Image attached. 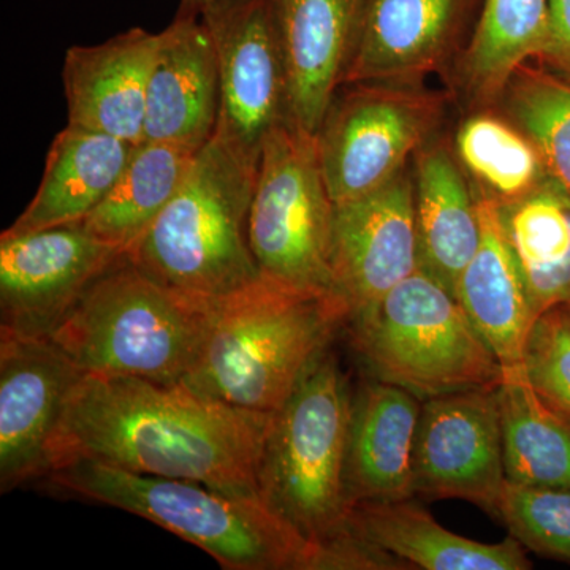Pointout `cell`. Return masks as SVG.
Here are the masks:
<instances>
[{
  "mask_svg": "<svg viewBox=\"0 0 570 570\" xmlns=\"http://www.w3.org/2000/svg\"><path fill=\"white\" fill-rule=\"evenodd\" d=\"M269 420L183 382L85 374L48 444L47 478L78 461H94L261 498L258 463Z\"/></svg>",
  "mask_w": 570,
  "mask_h": 570,
  "instance_id": "obj_1",
  "label": "cell"
},
{
  "mask_svg": "<svg viewBox=\"0 0 570 570\" xmlns=\"http://www.w3.org/2000/svg\"><path fill=\"white\" fill-rule=\"evenodd\" d=\"M352 395L335 355L325 352L269 420L258 491L322 551L324 570H385L389 560L355 534L346 493Z\"/></svg>",
  "mask_w": 570,
  "mask_h": 570,
  "instance_id": "obj_2",
  "label": "cell"
},
{
  "mask_svg": "<svg viewBox=\"0 0 570 570\" xmlns=\"http://www.w3.org/2000/svg\"><path fill=\"white\" fill-rule=\"evenodd\" d=\"M347 322V307L336 295L261 276L214 303L204 346L183 384L220 403L273 415Z\"/></svg>",
  "mask_w": 570,
  "mask_h": 570,
  "instance_id": "obj_3",
  "label": "cell"
},
{
  "mask_svg": "<svg viewBox=\"0 0 570 570\" xmlns=\"http://www.w3.org/2000/svg\"><path fill=\"white\" fill-rule=\"evenodd\" d=\"M56 489L126 510L212 554L228 570H324L316 546L262 498L194 480L78 461L48 475Z\"/></svg>",
  "mask_w": 570,
  "mask_h": 570,
  "instance_id": "obj_4",
  "label": "cell"
},
{
  "mask_svg": "<svg viewBox=\"0 0 570 570\" xmlns=\"http://www.w3.org/2000/svg\"><path fill=\"white\" fill-rule=\"evenodd\" d=\"M214 303L157 283L126 254L77 299L50 336L82 373L179 384L197 362Z\"/></svg>",
  "mask_w": 570,
  "mask_h": 570,
  "instance_id": "obj_5",
  "label": "cell"
},
{
  "mask_svg": "<svg viewBox=\"0 0 570 570\" xmlns=\"http://www.w3.org/2000/svg\"><path fill=\"white\" fill-rule=\"evenodd\" d=\"M258 165L219 137L195 157L175 197L127 257L157 283L216 303L261 277L247 223Z\"/></svg>",
  "mask_w": 570,
  "mask_h": 570,
  "instance_id": "obj_6",
  "label": "cell"
},
{
  "mask_svg": "<svg viewBox=\"0 0 570 570\" xmlns=\"http://www.w3.org/2000/svg\"><path fill=\"white\" fill-rule=\"evenodd\" d=\"M348 324L371 377L422 401L501 382V362L456 296L422 268Z\"/></svg>",
  "mask_w": 570,
  "mask_h": 570,
  "instance_id": "obj_7",
  "label": "cell"
},
{
  "mask_svg": "<svg viewBox=\"0 0 570 570\" xmlns=\"http://www.w3.org/2000/svg\"><path fill=\"white\" fill-rule=\"evenodd\" d=\"M333 223L316 135L291 118L265 137L250 202V253L265 279L296 291L333 292Z\"/></svg>",
  "mask_w": 570,
  "mask_h": 570,
  "instance_id": "obj_8",
  "label": "cell"
},
{
  "mask_svg": "<svg viewBox=\"0 0 570 570\" xmlns=\"http://www.w3.org/2000/svg\"><path fill=\"white\" fill-rule=\"evenodd\" d=\"M448 97L423 82H347L333 97L316 135L333 204L377 193L438 138Z\"/></svg>",
  "mask_w": 570,
  "mask_h": 570,
  "instance_id": "obj_9",
  "label": "cell"
},
{
  "mask_svg": "<svg viewBox=\"0 0 570 570\" xmlns=\"http://www.w3.org/2000/svg\"><path fill=\"white\" fill-rule=\"evenodd\" d=\"M219 66L216 137L258 165L265 137L287 118L283 51L269 0H220L200 13Z\"/></svg>",
  "mask_w": 570,
  "mask_h": 570,
  "instance_id": "obj_10",
  "label": "cell"
},
{
  "mask_svg": "<svg viewBox=\"0 0 570 570\" xmlns=\"http://www.w3.org/2000/svg\"><path fill=\"white\" fill-rule=\"evenodd\" d=\"M124 254L81 223L7 228L0 236V328L50 337L82 292Z\"/></svg>",
  "mask_w": 570,
  "mask_h": 570,
  "instance_id": "obj_11",
  "label": "cell"
},
{
  "mask_svg": "<svg viewBox=\"0 0 570 570\" xmlns=\"http://www.w3.org/2000/svg\"><path fill=\"white\" fill-rule=\"evenodd\" d=\"M505 482L498 385L423 401L414 450L415 497L461 499L497 517Z\"/></svg>",
  "mask_w": 570,
  "mask_h": 570,
  "instance_id": "obj_12",
  "label": "cell"
},
{
  "mask_svg": "<svg viewBox=\"0 0 570 570\" xmlns=\"http://www.w3.org/2000/svg\"><path fill=\"white\" fill-rule=\"evenodd\" d=\"M85 373L50 337L0 328V491L47 478V452Z\"/></svg>",
  "mask_w": 570,
  "mask_h": 570,
  "instance_id": "obj_13",
  "label": "cell"
},
{
  "mask_svg": "<svg viewBox=\"0 0 570 570\" xmlns=\"http://www.w3.org/2000/svg\"><path fill=\"white\" fill-rule=\"evenodd\" d=\"M419 268L414 181L407 168L377 193L335 206L333 292L346 305L348 321Z\"/></svg>",
  "mask_w": 570,
  "mask_h": 570,
  "instance_id": "obj_14",
  "label": "cell"
},
{
  "mask_svg": "<svg viewBox=\"0 0 570 570\" xmlns=\"http://www.w3.org/2000/svg\"><path fill=\"white\" fill-rule=\"evenodd\" d=\"M483 0H366L347 82H423L466 48Z\"/></svg>",
  "mask_w": 570,
  "mask_h": 570,
  "instance_id": "obj_15",
  "label": "cell"
},
{
  "mask_svg": "<svg viewBox=\"0 0 570 570\" xmlns=\"http://www.w3.org/2000/svg\"><path fill=\"white\" fill-rule=\"evenodd\" d=\"M283 51L288 118L317 135L346 81L366 0H269Z\"/></svg>",
  "mask_w": 570,
  "mask_h": 570,
  "instance_id": "obj_16",
  "label": "cell"
},
{
  "mask_svg": "<svg viewBox=\"0 0 570 570\" xmlns=\"http://www.w3.org/2000/svg\"><path fill=\"white\" fill-rule=\"evenodd\" d=\"M159 33L132 28L92 47H71L63 62L69 126L145 141L149 77Z\"/></svg>",
  "mask_w": 570,
  "mask_h": 570,
  "instance_id": "obj_17",
  "label": "cell"
},
{
  "mask_svg": "<svg viewBox=\"0 0 570 570\" xmlns=\"http://www.w3.org/2000/svg\"><path fill=\"white\" fill-rule=\"evenodd\" d=\"M146 104L145 140L200 151L219 119V66L200 18L176 17L159 32Z\"/></svg>",
  "mask_w": 570,
  "mask_h": 570,
  "instance_id": "obj_18",
  "label": "cell"
},
{
  "mask_svg": "<svg viewBox=\"0 0 570 570\" xmlns=\"http://www.w3.org/2000/svg\"><path fill=\"white\" fill-rule=\"evenodd\" d=\"M423 401L371 379L352 396L346 459L348 504L415 498L414 450Z\"/></svg>",
  "mask_w": 570,
  "mask_h": 570,
  "instance_id": "obj_19",
  "label": "cell"
},
{
  "mask_svg": "<svg viewBox=\"0 0 570 570\" xmlns=\"http://www.w3.org/2000/svg\"><path fill=\"white\" fill-rule=\"evenodd\" d=\"M480 243L456 284L455 296L469 321L502 367L523 363L524 347L538 318L502 224L501 209L475 194Z\"/></svg>",
  "mask_w": 570,
  "mask_h": 570,
  "instance_id": "obj_20",
  "label": "cell"
},
{
  "mask_svg": "<svg viewBox=\"0 0 570 570\" xmlns=\"http://www.w3.org/2000/svg\"><path fill=\"white\" fill-rule=\"evenodd\" d=\"M412 163L420 268L455 295L480 243L474 187L444 140L428 142Z\"/></svg>",
  "mask_w": 570,
  "mask_h": 570,
  "instance_id": "obj_21",
  "label": "cell"
},
{
  "mask_svg": "<svg viewBox=\"0 0 570 570\" xmlns=\"http://www.w3.org/2000/svg\"><path fill=\"white\" fill-rule=\"evenodd\" d=\"M352 530L358 538L396 558L407 569L527 570L530 558L519 540L499 543L463 538L439 524L414 498L360 502L351 509Z\"/></svg>",
  "mask_w": 570,
  "mask_h": 570,
  "instance_id": "obj_22",
  "label": "cell"
},
{
  "mask_svg": "<svg viewBox=\"0 0 570 570\" xmlns=\"http://www.w3.org/2000/svg\"><path fill=\"white\" fill-rule=\"evenodd\" d=\"M135 146L67 124L52 141L36 197L9 230L31 232L80 223L110 193Z\"/></svg>",
  "mask_w": 570,
  "mask_h": 570,
  "instance_id": "obj_23",
  "label": "cell"
},
{
  "mask_svg": "<svg viewBox=\"0 0 570 570\" xmlns=\"http://www.w3.org/2000/svg\"><path fill=\"white\" fill-rule=\"evenodd\" d=\"M502 370L498 396L508 482L570 489V417L539 395L523 363Z\"/></svg>",
  "mask_w": 570,
  "mask_h": 570,
  "instance_id": "obj_24",
  "label": "cell"
},
{
  "mask_svg": "<svg viewBox=\"0 0 570 570\" xmlns=\"http://www.w3.org/2000/svg\"><path fill=\"white\" fill-rule=\"evenodd\" d=\"M549 18V0H483L459 61V85L472 110L494 107L513 71L539 58Z\"/></svg>",
  "mask_w": 570,
  "mask_h": 570,
  "instance_id": "obj_25",
  "label": "cell"
},
{
  "mask_svg": "<svg viewBox=\"0 0 570 570\" xmlns=\"http://www.w3.org/2000/svg\"><path fill=\"white\" fill-rule=\"evenodd\" d=\"M501 209L535 318L570 303V197L549 178Z\"/></svg>",
  "mask_w": 570,
  "mask_h": 570,
  "instance_id": "obj_26",
  "label": "cell"
},
{
  "mask_svg": "<svg viewBox=\"0 0 570 570\" xmlns=\"http://www.w3.org/2000/svg\"><path fill=\"white\" fill-rule=\"evenodd\" d=\"M198 151L145 140L99 206L80 220L97 238L129 253L175 197Z\"/></svg>",
  "mask_w": 570,
  "mask_h": 570,
  "instance_id": "obj_27",
  "label": "cell"
},
{
  "mask_svg": "<svg viewBox=\"0 0 570 570\" xmlns=\"http://www.w3.org/2000/svg\"><path fill=\"white\" fill-rule=\"evenodd\" d=\"M453 151L474 193L499 208L519 204L550 178L538 146L497 107L461 121Z\"/></svg>",
  "mask_w": 570,
  "mask_h": 570,
  "instance_id": "obj_28",
  "label": "cell"
},
{
  "mask_svg": "<svg viewBox=\"0 0 570 570\" xmlns=\"http://www.w3.org/2000/svg\"><path fill=\"white\" fill-rule=\"evenodd\" d=\"M494 107L534 141L547 174L570 197V82L527 62Z\"/></svg>",
  "mask_w": 570,
  "mask_h": 570,
  "instance_id": "obj_29",
  "label": "cell"
},
{
  "mask_svg": "<svg viewBox=\"0 0 570 570\" xmlns=\"http://www.w3.org/2000/svg\"><path fill=\"white\" fill-rule=\"evenodd\" d=\"M497 517L524 549L570 564V489L505 482Z\"/></svg>",
  "mask_w": 570,
  "mask_h": 570,
  "instance_id": "obj_30",
  "label": "cell"
},
{
  "mask_svg": "<svg viewBox=\"0 0 570 570\" xmlns=\"http://www.w3.org/2000/svg\"><path fill=\"white\" fill-rule=\"evenodd\" d=\"M523 366L539 395L570 417V318L564 306L543 314L532 326Z\"/></svg>",
  "mask_w": 570,
  "mask_h": 570,
  "instance_id": "obj_31",
  "label": "cell"
},
{
  "mask_svg": "<svg viewBox=\"0 0 570 570\" xmlns=\"http://www.w3.org/2000/svg\"><path fill=\"white\" fill-rule=\"evenodd\" d=\"M549 36L535 62L570 82V0H549Z\"/></svg>",
  "mask_w": 570,
  "mask_h": 570,
  "instance_id": "obj_32",
  "label": "cell"
},
{
  "mask_svg": "<svg viewBox=\"0 0 570 570\" xmlns=\"http://www.w3.org/2000/svg\"><path fill=\"white\" fill-rule=\"evenodd\" d=\"M216 2H220V0H181V2H179V9L176 17L198 18L206 7Z\"/></svg>",
  "mask_w": 570,
  "mask_h": 570,
  "instance_id": "obj_33",
  "label": "cell"
},
{
  "mask_svg": "<svg viewBox=\"0 0 570 570\" xmlns=\"http://www.w3.org/2000/svg\"><path fill=\"white\" fill-rule=\"evenodd\" d=\"M566 313H568V316L570 318V303L569 305H564Z\"/></svg>",
  "mask_w": 570,
  "mask_h": 570,
  "instance_id": "obj_34",
  "label": "cell"
}]
</instances>
